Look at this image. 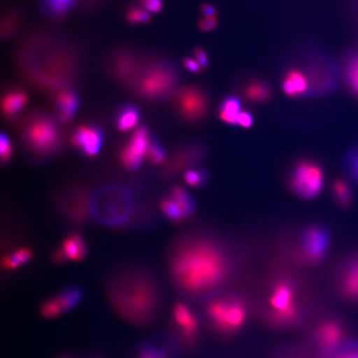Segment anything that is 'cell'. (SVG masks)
<instances>
[{
	"mask_svg": "<svg viewBox=\"0 0 358 358\" xmlns=\"http://www.w3.org/2000/svg\"><path fill=\"white\" fill-rule=\"evenodd\" d=\"M170 198L176 201L179 207L181 208L186 219L191 217L194 214L196 211L195 201L185 187L181 186L173 187Z\"/></svg>",
	"mask_w": 358,
	"mask_h": 358,
	"instance_id": "22",
	"label": "cell"
},
{
	"mask_svg": "<svg viewBox=\"0 0 358 358\" xmlns=\"http://www.w3.org/2000/svg\"><path fill=\"white\" fill-rule=\"evenodd\" d=\"M183 64H185L187 69H189L192 73H199L201 71V66L194 58H186V59L183 61Z\"/></svg>",
	"mask_w": 358,
	"mask_h": 358,
	"instance_id": "43",
	"label": "cell"
},
{
	"mask_svg": "<svg viewBox=\"0 0 358 358\" xmlns=\"http://www.w3.org/2000/svg\"><path fill=\"white\" fill-rule=\"evenodd\" d=\"M13 154L12 145L10 140L6 134H2L0 137V155L3 162H7L11 158Z\"/></svg>",
	"mask_w": 358,
	"mask_h": 358,
	"instance_id": "38",
	"label": "cell"
},
{
	"mask_svg": "<svg viewBox=\"0 0 358 358\" xmlns=\"http://www.w3.org/2000/svg\"><path fill=\"white\" fill-rule=\"evenodd\" d=\"M26 141L39 153H50L59 144V131L55 122L47 117H38L27 127Z\"/></svg>",
	"mask_w": 358,
	"mask_h": 358,
	"instance_id": "10",
	"label": "cell"
},
{
	"mask_svg": "<svg viewBox=\"0 0 358 358\" xmlns=\"http://www.w3.org/2000/svg\"><path fill=\"white\" fill-rule=\"evenodd\" d=\"M254 123V117L252 113L248 110L241 112L238 120H237V127L248 129L252 127Z\"/></svg>",
	"mask_w": 358,
	"mask_h": 358,
	"instance_id": "39",
	"label": "cell"
},
{
	"mask_svg": "<svg viewBox=\"0 0 358 358\" xmlns=\"http://www.w3.org/2000/svg\"><path fill=\"white\" fill-rule=\"evenodd\" d=\"M173 317L187 342L194 341L199 333V322L195 313L185 303H179L173 308Z\"/></svg>",
	"mask_w": 358,
	"mask_h": 358,
	"instance_id": "15",
	"label": "cell"
},
{
	"mask_svg": "<svg viewBox=\"0 0 358 358\" xmlns=\"http://www.w3.org/2000/svg\"><path fill=\"white\" fill-rule=\"evenodd\" d=\"M57 299L60 303L62 311L66 312L77 306L80 301V292L77 289H69L58 295Z\"/></svg>",
	"mask_w": 358,
	"mask_h": 358,
	"instance_id": "30",
	"label": "cell"
},
{
	"mask_svg": "<svg viewBox=\"0 0 358 358\" xmlns=\"http://www.w3.org/2000/svg\"><path fill=\"white\" fill-rule=\"evenodd\" d=\"M41 313L44 317L47 319H53L59 316L62 311V308L58 302L57 297L55 299H48V301L45 302L41 308Z\"/></svg>",
	"mask_w": 358,
	"mask_h": 358,
	"instance_id": "34",
	"label": "cell"
},
{
	"mask_svg": "<svg viewBox=\"0 0 358 358\" xmlns=\"http://www.w3.org/2000/svg\"><path fill=\"white\" fill-rule=\"evenodd\" d=\"M346 78L352 92L358 97V55L353 57L348 62Z\"/></svg>",
	"mask_w": 358,
	"mask_h": 358,
	"instance_id": "31",
	"label": "cell"
},
{
	"mask_svg": "<svg viewBox=\"0 0 358 358\" xmlns=\"http://www.w3.org/2000/svg\"><path fill=\"white\" fill-rule=\"evenodd\" d=\"M201 12H203L204 17H216L217 10L213 6L210 4L206 3L201 6Z\"/></svg>",
	"mask_w": 358,
	"mask_h": 358,
	"instance_id": "44",
	"label": "cell"
},
{
	"mask_svg": "<svg viewBox=\"0 0 358 358\" xmlns=\"http://www.w3.org/2000/svg\"><path fill=\"white\" fill-rule=\"evenodd\" d=\"M241 109V103L239 98L234 96H227L220 106H219L218 115L219 118L225 124L237 127V120H238Z\"/></svg>",
	"mask_w": 358,
	"mask_h": 358,
	"instance_id": "18",
	"label": "cell"
},
{
	"mask_svg": "<svg viewBox=\"0 0 358 358\" xmlns=\"http://www.w3.org/2000/svg\"><path fill=\"white\" fill-rule=\"evenodd\" d=\"M282 87L286 95L296 97L306 94L310 88V85L306 75L299 71L293 70L286 76Z\"/></svg>",
	"mask_w": 358,
	"mask_h": 358,
	"instance_id": "17",
	"label": "cell"
},
{
	"mask_svg": "<svg viewBox=\"0 0 358 358\" xmlns=\"http://www.w3.org/2000/svg\"><path fill=\"white\" fill-rule=\"evenodd\" d=\"M71 141L85 155L93 157L99 153L103 136L99 128L83 125L75 131Z\"/></svg>",
	"mask_w": 358,
	"mask_h": 358,
	"instance_id": "13",
	"label": "cell"
},
{
	"mask_svg": "<svg viewBox=\"0 0 358 358\" xmlns=\"http://www.w3.org/2000/svg\"><path fill=\"white\" fill-rule=\"evenodd\" d=\"M333 358H358V342H348Z\"/></svg>",
	"mask_w": 358,
	"mask_h": 358,
	"instance_id": "37",
	"label": "cell"
},
{
	"mask_svg": "<svg viewBox=\"0 0 358 358\" xmlns=\"http://www.w3.org/2000/svg\"><path fill=\"white\" fill-rule=\"evenodd\" d=\"M32 257L33 254L30 250L22 248L17 250L12 256L4 258L3 266L6 268H15L29 262Z\"/></svg>",
	"mask_w": 358,
	"mask_h": 358,
	"instance_id": "28",
	"label": "cell"
},
{
	"mask_svg": "<svg viewBox=\"0 0 358 358\" xmlns=\"http://www.w3.org/2000/svg\"><path fill=\"white\" fill-rule=\"evenodd\" d=\"M207 155L206 146L200 142H192L180 148L169 160L165 173L174 176L182 170L199 166Z\"/></svg>",
	"mask_w": 358,
	"mask_h": 358,
	"instance_id": "11",
	"label": "cell"
},
{
	"mask_svg": "<svg viewBox=\"0 0 358 358\" xmlns=\"http://www.w3.org/2000/svg\"><path fill=\"white\" fill-rule=\"evenodd\" d=\"M297 299L292 281L281 279L276 282L268 299V316L272 324L287 326L296 323L301 313Z\"/></svg>",
	"mask_w": 358,
	"mask_h": 358,
	"instance_id": "5",
	"label": "cell"
},
{
	"mask_svg": "<svg viewBox=\"0 0 358 358\" xmlns=\"http://www.w3.org/2000/svg\"><path fill=\"white\" fill-rule=\"evenodd\" d=\"M127 20L131 24H142V22H148L151 20L149 12L141 10V8H132L127 15Z\"/></svg>",
	"mask_w": 358,
	"mask_h": 358,
	"instance_id": "36",
	"label": "cell"
},
{
	"mask_svg": "<svg viewBox=\"0 0 358 358\" xmlns=\"http://www.w3.org/2000/svg\"><path fill=\"white\" fill-rule=\"evenodd\" d=\"M332 195L336 203L340 207H349L352 201L350 183L342 178L336 179L332 185Z\"/></svg>",
	"mask_w": 358,
	"mask_h": 358,
	"instance_id": "21",
	"label": "cell"
},
{
	"mask_svg": "<svg viewBox=\"0 0 358 358\" xmlns=\"http://www.w3.org/2000/svg\"><path fill=\"white\" fill-rule=\"evenodd\" d=\"M176 108L186 122L198 123L208 114L209 101L207 94L196 87L182 88L177 93Z\"/></svg>",
	"mask_w": 358,
	"mask_h": 358,
	"instance_id": "8",
	"label": "cell"
},
{
	"mask_svg": "<svg viewBox=\"0 0 358 358\" xmlns=\"http://www.w3.org/2000/svg\"><path fill=\"white\" fill-rule=\"evenodd\" d=\"M173 279L187 294L199 296L217 289L232 268V257L223 241L208 232L187 236L171 257Z\"/></svg>",
	"mask_w": 358,
	"mask_h": 358,
	"instance_id": "1",
	"label": "cell"
},
{
	"mask_svg": "<svg viewBox=\"0 0 358 358\" xmlns=\"http://www.w3.org/2000/svg\"><path fill=\"white\" fill-rule=\"evenodd\" d=\"M149 145L147 129L145 127L138 128L120 155L124 166L129 170H136L140 167L147 155Z\"/></svg>",
	"mask_w": 358,
	"mask_h": 358,
	"instance_id": "12",
	"label": "cell"
},
{
	"mask_svg": "<svg viewBox=\"0 0 358 358\" xmlns=\"http://www.w3.org/2000/svg\"><path fill=\"white\" fill-rule=\"evenodd\" d=\"M207 316L215 329L223 334H231L245 324L248 310L239 299H215L208 303Z\"/></svg>",
	"mask_w": 358,
	"mask_h": 358,
	"instance_id": "6",
	"label": "cell"
},
{
	"mask_svg": "<svg viewBox=\"0 0 358 358\" xmlns=\"http://www.w3.org/2000/svg\"><path fill=\"white\" fill-rule=\"evenodd\" d=\"M183 178L187 185L199 189L207 185L209 180V173L204 167L199 165L186 170L183 174Z\"/></svg>",
	"mask_w": 358,
	"mask_h": 358,
	"instance_id": "26",
	"label": "cell"
},
{
	"mask_svg": "<svg viewBox=\"0 0 358 358\" xmlns=\"http://www.w3.org/2000/svg\"><path fill=\"white\" fill-rule=\"evenodd\" d=\"M64 358H69V357H64Z\"/></svg>",
	"mask_w": 358,
	"mask_h": 358,
	"instance_id": "45",
	"label": "cell"
},
{
	"mask_svg": "<svg viewBox=\"0 0 358 358\" xmlns=\"http://www.w3.org/2000/svg\"><path fill=\"white\" fill-rule=\"evenodd\" d=\"M330 234L325 226L310 224L299 234L295 257L306 265H315L325 258L330 245Z\"/></svg>",
	"mask_w": 358,
	"mask_h": 358,
	"instance_id": "7",
	"label": "cell"
},
{
	"mask_svg": "<svg viewBox=\"0 0 358 358\" xmlns=\"http://www.w3.org/2000/svg\"><path fill=\"white\" fill-rule=\"evenodd\" d=\"M345 168L349 176L358 182V146L352 148L347 154Z\"/></svg>",
	"mask_w": 358,
	"mask_h": 358,
	"instance_id": "32",
	"label": "cell"
},
{
	"mask_svg": "<svg viewBox=\"0 0 358 358\" xmlns=\"http://www.w3.org/2000/svg\"><path fill=\"white\" fill-rule=\"evenodd\" d=\"M28 96L24 92H13L8 93L2 101V109L6 115L17 113L27 104Z\"/></svg>",
	"mask_w": 358,
	"mask_h": 358,
	"instance_id": "24",
	"label": "cell"
},
{
	"mask_svg": "<svg viewBox=\"0 0 358 358\" xmlns=\"http://www.w3.org/2000/svg\"><path fill=\"white\" fill-rule=\"evenodd\" d=\"M43 6L53 16H62L73 6L76 0H43Z\"/></svg>",
	"mask_w": 358,
	"mask_h": 358,
	"instance_id": "27",
	"label": "cell"
},
{
	"mask_svg": "<svg viewBox=\"0 0 358 358\" xmlns=\"http://www.w3.org/2000/svg\"><path fill=\"white\" fill-rule=\"evenodd\" d=\"M243 93L246 100L256 103L265 102L271 96V87L262 80H253L248 83Z\"/></svg>",
	"mask_w": 358,
	"mask_h": 358,
	"instance_id": "20",
	"label": "cell"
},
{
	"mask_svg": "<svg viewBox=\"0 0 358 358\" xmlns=\"http://www.w3.org/2000/svg\"><path fill=\"white\" fill-rule=\"evenodd\" d=\"M131 82L138 95L157 100L173 92L177 76L173 67L165 62L150 61L141 64Z\"/></svg>",
	"mask_w": 358,
	"mask_h": 358,
	"instance_id": "3",
	"label": "cell"
},
{
	"mask_svg": "<svg viewBox=\"0 0 358 358\" xmlns=\"http://www.w3.org/2000/svg\"><path fill=\"white\" fill-rule=\"evenodd\" d=\"M145 10L150 13H159L162 10L163 3L161 0H143Z\"/></svg>",
	"mask_w": 358,
	"mask_h": 358,
	"instance_id": "41",
	"label": "cell"
},
{
	"mask_svg": "<svg viewBox=\"0 0 358 358\" xmlns=\"http://www.w3.org/2000/svg\"><path fill=\"white\" fill-rule=\"evenodd\" d=\"M140 120V111L133 106L124 107L120 110L118 119V128L122 131H128L133 129Z\"/></svg>",
	"mask_w": 358,
	"mask_h": 358,
	"instance_id": "25",
	"label": "cell"
},
{
	"mask_svg": "<svg viewBox=\"0 0 358 358\" xmlns=\"http://www.w3.org/2000/svg\"><path fill=\"white\" fill-rule=\"evenodd\" d=\"M110 296L115 310L134 324H146L158 306L155 286L145 277H131L117 282L112 286Z\"/></svg>",
	"mask_w": 358,
	"mask_h": 358,
	"instance_id": "2",
	"label": "cell"
},
{
	"mask_svg": "<svg viewBox=\"0 0 358 358\" xmlns=\"http://www.w3.org/2000/svg\"><path fill=\"white\" fill-rule=\"evenodd\" d=\"M147 156L151 162L161 164L166 159V151L158 141H153L150 143L149 148H148Z\"/></svg>",
	"mask_w": 358,
	"mask_h": 358,
	"instance_id": "33",
	"label": "cell"
},
{
	"mask_svg": "<svg viewBox=\"0 0 358 358\" xmlns=\"http://www.w3.org/2000/svg\"><path fill=\"white\" fill-rule=\"evenodd\" d=\"M57 104L60 111V118L64 122H69L73 117L77 110L79 101L77 95L69 90H64L58 93Z\"/></svg>",
	"mask_w": 358,
	"mask_h": 358,
	"instance_id": "19",
	"label": "cell"
},
{
	"mask_svg": "<svg viewBox=\"0 0 358 358\" xmlns=\"http://www.w3.org/2000/svg\"><path fill=\"white\" fill-rule=\"evenodd\" d=\"M137 358H170V356L164 348L145 346L138 352Z\"/></svg>",
	"mask_w": 358,
	"mask_h": 358,
	"instance_id": "35",
	"label": "cell"
},
{
	"mask_svg": "<svg viewBox=\"0 0 358 358\" xmlns=\"http://www.w3.org/2000/svg\"><path fill=\"white\" fill-rule=\"evenodd\" d=\"M141 64L133 55L124 52L115 57L112 64V73L120 80H131Z\"/></svg>",
	"mask_w": 358,
	"mask_h": 358,
	"instance_id": "16",
	"label": "cell"
},
{
	"mask_svg": "<svg viewBox=\"0 0 358 358\" xmlns=\"http://www.w3.org/2000/svg\"><path fill=\"white\" fill-rule=\"evenodd\" d=\"M315 339L320 355L333 358L348 343L345 326L337 319L325 320L317 327Z\"/></svg>",
	"mask_w": 358,
	"mask_h": 358,
	"instance_id": "9",
	"label": "cell"
},
{
	"mask_svg": "<svg viewBox=\"0 0 358 358\" xmlns=\"http://www.w3.org/2000/svg\"><path fill=\"white\" fill-rule=\"evenodd\" d=\"M195 59L199 62L201 69L208 66V58L207 53L201 48H196L195 50Z\"/></svg>",
	"mask_w": 358,
	"mask_h": 358,
	"instance_id": "42",
	"label": "cell"
},
{
	"mask_svg": "<svg viewBox=\"0 0 358 358\" xmlns=\"http://www.w3.org/2000/svg\"><path fill=\"white\" fill-rule=\"evenodd\" d=\"M338 289L349 301L358 302V256L348 262L340 272Z\"/></svg>",
	"mask_w": 358,
	"mask_h": 358,
	"instance_id": "14",
	"label": "cell"
},
{
	"mask_svg": "<svg viewBox=\"0 0 358 358\" xmlns=\"http://www.w3.org/2000/svg\"><path fill=\"white\" fill-rule=\"evenodd\" d=\"M325 185V173L316 160L308 158L299 159L294 164L288 178V187L294 195L304 200L317 198Z\"/></svg>",
	"mask_w": 358,
	"mask_h": 358,
	"instance_id": "4",
	"label": "cell"
},
{
	"mask_svg": "<svg viewBox=\"0 0 358 358\" xmlns=\"http://www.w3.org/2000/svg\"><path fill=\"white\" fill-rule=\"evenodd\" d=\"M62 250H64L66 259L80 261L86 256L87 246L82 237L78 235H73L65 240Z\"/></svg>",
	"mask_w": 358,
	"mask_h": 358,
	"instance_id": "23",
	"label": "cell"
},
{
	"mask_svg": "<svg viewBox=\"0 0 358 358\" xmlns=\"http://www.w3.org/2000/svg\"><path fill=\"white\" fill-rule=\"evenodd\" d=\"M200 29L204 32H210L217 26V17H204L203 20L199 22Z\"/></svg>",
	"mask_w": 358,
	"mask_h": 358,
	"instance_id": "40",
	"label": "cell"
},
{
	"mask_svg": "<svg viewBox=\"0 0 358 358\" xmlns=\"http://www.w3.org/2000/svg\"><path fill=\"white\" fill-rule=\"evenodd\" d=\"M161 208H162L163 212L166 215V217L173 222H181L186 219L181 208L171 198L163 201Z\"/></svg>",
	"mask_w": 358,
	"mask_h": 358,
	"instance_id": "29",
	"label": "cell"
}]
</instances>
